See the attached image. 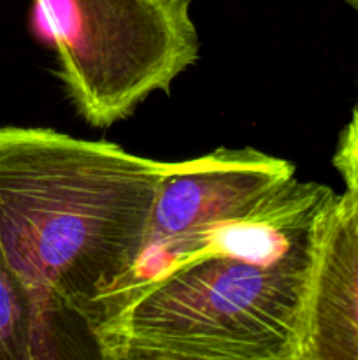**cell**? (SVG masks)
Segmentation results:
<instances>
[{"instance_id": "cell-4", "label": "cell", "mask_w": 358, "mask_h": 360, "mask_svg": "<svg viewBox=\"0 0 358 360\" xmlns=\"http://www.w3.org/2000/svg\"><path fill=\"white\" fill-rule=\"evenodd\" d=\"M297 181L291 162L253 148H218L202 157L167 162L144 257L158 252L172 262L195 255L216 234L249 224L284 199Z\"/></svg>"}, {"instance_id": "cell-2", "label": "cell", "mask_w": 358, "mask_h": 360, "mask_svg": "<svg viewBox=\"0 0 358 360\" xmlns=\"http://www.w3.org/2000/svg\"><path fill=\"white\" fill-rule=\"evenodd\" d=\"M314 227L274 253L204 250L172 260L105 309L91 330L95 354L109 360H298Z\"/></svg>"}, {"instance_id": "cell-5", "label": "cell", "mask_w": 358, "mask_h": 360, "mask_svg": "<svg viewBox=\"0 0 358 360\" xmlns=\"http://www.w3.org/2000/svg\"><path fill=\"white\" fill-rule=\"evenodd\" d=\"M298 360H358V195L350 188L316 220Z\"/></svg>"}, {"instance_id": "cell-6", "label": "cell", "mask_w": 358, "mask_h": 360, "mask_svg": "<svg viewBox=\"0 0 358 360\" xmlns=\"http://www.w3.org/2000/svg\"><path fill=\"white\" fill-rule=\"evenodd\" d=\"M58 336L35 306L30 292L0 246V360L58 357Z\"/></svg>"}, {"instance_id": "cell-1", "label": "cell", "mask_w": 358, "mask_h": 360, "mask_svg": "<svg viewBox=\"0 0 358 360\" xmlns=\"http://www.w3.org/2000/svg\"><path fill=\"white\" fill-rule=\"evenodd\" d=\"M165 167L107 141L0 127V246L53 330L70 316L91 336L130 287Z\"/></svg>"}, {"instance_id": "cell-8", "label": "cell", "mask_w": 358, "mask_h": 360, "mask_svg": "<svg viewBox=\"0 0 358 360\" xmlns=\"http://www.w3.org/2000/svg\"><path fill=\"white\" fill-rule=\"evenodd\" d=\"M346 2H347V4H350V6H351V7H354V9H357V11H358V0H346Z\"/></svg>"}, {"instance_id": "cell-7", "label": "cell", "mask_w": 358, "mask_h": 360, "mask_svg": "<svg viewBox=\"0 0 358 360\" xmlns=\"http://www.w3.org/2000/svg\"><path fill=\"white\" fill-rule=\"evenodd\" d=\"M333 165L343 176L344 185L358 195V105L353 109L350 123L340 134Z\"/></svg>"}, {"instance_id": "cell-3", "label": "cell", "mask_w": 358, "mask_h": 360, "mask_svg": "<svg viewBox=\"0 0 358 360\" xmlns=\"http://www.w3.org/2000/svg\"><path fill=\"white\" fill-rule=\"evenodd\" d=\"M193 0H34L58 74L91 127L128 118L199 58Z\"/></svg>"}]
</instances>
